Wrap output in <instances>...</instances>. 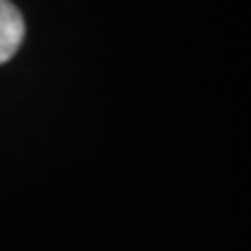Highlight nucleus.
<instances>
[{"label": "nucleus", "mask_w": 251, "mask_h": 251, "mask_svg": "<svg viewBox=\"0 0 251 251\" xmlns=\"http://www.w3.org/2000/svg\"><path fill=\"white\" fill-rule=\"evenodd\" d=\"M26 36V24L21 10L10 0H0V64L16 56L21 41Z\"/></svg>", "instance_id": "obj_1"}]
</instances>
